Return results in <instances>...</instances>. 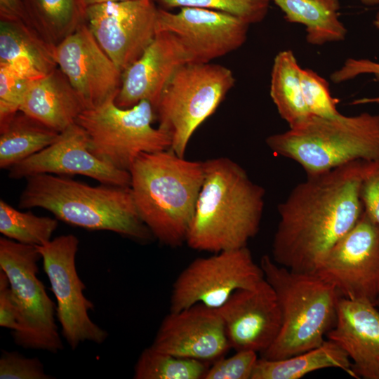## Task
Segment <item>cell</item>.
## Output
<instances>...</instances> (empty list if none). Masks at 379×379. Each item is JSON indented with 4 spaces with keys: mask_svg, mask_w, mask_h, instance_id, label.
I'll return each mask as SVG.
<instances>
[{
    "mask_svg": "<svg viewBox=\"0 0 379 379\" xmlns=\"http://www.w3.org/2000/svg\"><path fill=\"white\" fill-rule=\"evenodd\" d=\"M364 161L308 175L278 206L272 258L292 271L315 273L331 248L364 212Z\"/></svg>",
    "mask_w": 379,
    "mask_h": 379,
    "instance_id": "obj_1",
    "label": "cell"
},
{
    "mask_svg": "<svg viewBox=\"0 0 379 379\" xmlns=\"http://www.w3.org/2000/svg\"><path fill=\"white\" fill-rule=\"evenodd\" d=\"M204 167L187 244L212 253L246 246L260 228L265 189L228 157L207 159Z\"/></svg>",
    "mask_w": 379,
    "mask_h": 379,
    "instance_id": "obj_2",
    "label": "cell"
},
{
    "mask_svg": "<svg viewBox=\"0 0 379 379\" xmlns=\"http://www.w3.org/2000/svg\"><path fill=\"white\" fill-rule=\"evenodd\" d=\"M138 215L160 243L186 242L204 175V161L171 149L141 154L129 170Z\"/></svg>",
    "mask_w": 379,
    "mask_h": 379,
    "instance_id": "obj_3",
    "label": "cell"
},
{
    "mask_svg": "<svg viewBox=\"0 0 379 379\" xmlns=\"http://www.w3.org/2000/svg\"><path fill=\"white\" fill-rule=\"evenodd\" d=\"M26 179L20 208H44L67 224L111 231L138 241L153 237L138 215L130 187L91 186L48 173Z\"/></svg>",
    "mask_w": 379,
    "mask_h": 379,
    "instance_id": "obj_4",
    "label": "cell"
},
{
    "mask_svg": "<svg viewBox=\"0 0 379 379\" xmlns=\"http://www.w3.org/2000/svg\"><path fill=\"white\" fill-rule=\"evenodd\" d=\"M260 265L280 306L279 333L261 357L281 359L321 345L336 321L337 290L316 273L292 271L263 255Z\"/></svg>",
    "mask_w": 379,
    "mask_h": 379,
    "instance_id": "obj_5",
    "label": "cell"
},
{
    "mask_svg": "<svg viewBox=\"0 0 379 379\" xmlns=\"http://www.w3.org/2000/svg\"><path fill=\"white\" fill-rule=\"evenodd\" d=\"M276 154L299 164L308 175L355 161L379 159V114L331 118L310 115L289 130L266 138Z\"/></svg>",
    "mask_w": 379,
    "mask_h": 379,
    "instance_id": "obj_6",
    "label": "cell"
},
{
    "mask_svg": "<svg viewBox=\"0 0 379 379\" xmlns=\"http://www.w3.org/2000/svg\"><path fill=\"white\" fill-rule=\"evenodd\" d=\"M223 65L188 62L173 74L155 107L158 127L171 138V149L185 157L197 129L218 109L235 84Z\"/></svg>",
    "mask_w": 379,
    "mask_h": 379,
    "instance_id": "obj_7",
    "label": "cell"
},
{
    "mask_svg": "<svg viewBox=\"0 0 379 379\" xmlns=\"http://www.w3.org/2000/svg\"><path fill=\"white\" fill-rule=\"evenodd\" d=\"M114 99L86 109L76 121L86 131L89 149L95 157L116 168L129 171L141 154L171 148L170 136L152 126L156 114L149 101L121 108Z\"/></svg>",
    "mask_w": 379,
    "mask_h": 379,
    "instance_id": "obj_8",
    "label": "cell"
},
{
    "mask_svg": "<svg viewBox=\"0 0 379 379\" xmlns=\"http://www.w3.org/2000/svg\"><path fill=\"white\" fill-rule=\"evenodd\" d=\"M41 258L36 246L0 238V270L9 280L17 310L14 343L24 349L55 354L63 344L55 322L56 306L37 277Z\"/></svg>",
    "mask_w": 379,
    "mask_h": 379,
    "instance_id": "obj_9",
    "label": "cell"
},
{
    "mask_svg": "<svg viewBox=\"0 0 379 379\" xmlns=\"http://www.w3.org/2000/svg\"><path fill=\"white\" fill-rule=\"evenodd\" d=\"M265 279L247 246L214 253L190 262L175 280L170 311L196 304L218 309L237 291L252 288Z\"/></svg>",
    "mask_w": 379,
    "mask_h": 379,
    "instance_id": "obj_10",
    "label": "cell"
},
{
    "mask_svg": "<svg viewBox=\"0 0 379 379\" xmlns=\"http://www.w3.org/2000/svg\"><path fill=\"white\" fill-rule=\"evenodd\" d=\"M79 243L75 235L69 234L36 246L57 301L62 336L72 350L86 341L101 344L108 335L89 317L94 306L84 294L86 286L77 270Z\"/></svg>",
    "mask_w": 379,
    "mask_h": 379,
    "instance_id": "obj_11",
    "label": "cell"
},
{
    "mask_svg": "<svg viewBox=\"0 0 379 379\" xmlns=\"http://www.w3.org/2000/svg\"><path fill=\"white\" fill-rule=\"evenodd\" d=\"M315 273L341 297L375 305L379 294V225L364 210Z\"/></svg>",
    "mask_w": 379,
    "mask_h": 379,
    "instance_id": "obj_12",
    "label": "cell"
},
{
    "mask_svg": "<svg viewBox=\"0 0 379 379\" xmlns=\"http://www.w3.org/2000/svg\"><path fill=\"white\" fill-rule=\"evenodd\" d=\"M158 8L152 0L108 1L87 6L86 25L121 73L154 39Z\"/></svg>",
    "mask_w": 379,
    "mask_h": 379,
    "instance_id": "obj_13",
    "label": "cell"
},
{
    "mask_svg": "<svg viewBox=\"0 0 379 379\" xmlns=\"http://www.w3.org/2000/svg\"><path fill=\"white\" fill-rule=\"evenodd\" d=\"M249 26L234 15L215 10L182 7L173 13L158 8L157 32L172 34L189 62H211L237 50L246 42Z\"/></svg>",
    "mask_w": 379,
    "mask_h": 379,
    "instance_id": "obj_14",
    "label": "cell"
},
{
    "mask_svg": "<svg viewBox=\"0 0 379 379\" xmlns=\"http://www.w3.org/2000/svg\"><path fill=\"white\" fill-rule=\"evenodd\" d=\"M55 60L86 109L115 98L122 73L100 47L86 23L55 47Z\"/></svg>",
    "mask_w": 379,
    "mask_h": 379,
    "instance_id": "obj_15",
    "label": "cell"
},
{
    "mask_svg": "<svg viewBox=\"0 0 379 379\" xmlns=\"http://www.w3.org/2000/svg\"><path fill=\"white\" fill-rule=\"evenodd\" d=\"M43 173L82 175L101 184L131 185L129 171L113 167L91 152L87 134L77 123L60 132L51 145L13 166L8 177L17 180Z\"/></svg>",
    "mask_w": 379,
    "mask_h": 379,
    "instance_id": "obj_16",
    "label": "cell"
},
{
    "mask_svg": "<svg viewBox=\"0 0 379 379\" xmlns=\"http://www.w3.org/2000/svg\"><path fill=\"white\" fill-rule=\"evenodd\" d=\"M230 347L262 354L277 338L282 323L279 301L265 279L252 288L235 291L217 309Z\"/></svg>",
    "mask_w": 379,
    "mask_h": 379,
    "instance_id": "obj_17",
    "label": "cell"
},
{
    "mask_svg": "<svg viewBox=\"0 0 379 379\" xmlns=\"http://www.w3.org/2000/svg\"><path fill=\"white\" fill-rule=\"evenodd\" d=\"M150 346L177 357L208 363L222 357L231 348L218 310L202 304L170 311Z\"/></svg>",
    "mask_w": 379,
    "mask_h": 379,
    "instance_id": "obj_18",
    "label": "cell"
},
{
    "mask_svg": "<svg viewBox=\"0 0 379 379\" xmlns=\"http://www.w3.org/2000/svg\"><path fill=\"white\" fill-rule=\"evenodd\" d=\"M188 62L185 50L172 34L157 32L140 57L122 72L115 104L121 108H129L142 100H147L155 109L173 74Z\"/></svg>",
    "mask_w": 379,
    "mask_h": 379,
    "instance_id": "obj_19",
    "label": "cell"
},
{
    "mask_svg": "<svg viewBox=\"0 0 379 379\" xmlns=\"http://www.w3.org/2000/svg\"><path fill=\"white\" fill-rule=\"evenodd\" d=\"M326 338L347 354L354 378L379 379V310L375 305L340 297L336 321Z\"/></svg>",
    "mask_w": 379,
    "mask_h": 379,
    "instance_id": "obj_20",
    "label": "cell"
},
{
    "mask_svg": "<svg viewBox=\"0 0 379 379\" xmlns=\"http://www.w3.org/2000/svg\"><path fill=\"white\" fill-rule=\"evenodd\" d=\"M86 109L81 98L57 67L31 82L20 111L60 133L75 124Z\"/></svg>",
    "mask_w": 379,
    "mask_h": 379,
    "instance_id": "obj_21",
    "label": "cell"
},
{
    "mask_svg": "<svg viewBox=\"0 0 379 379\" xmlns=\"http://www.w3.org/2000/svg\"><path fill=\"white\" fill-rule=\"evenodd\" d=\"M54 49L25 22L0 20V65L34 80L58 67Z\"/></svg>",
    "mask_w": 379,
    "mask_h": 379,
    "instance_id": "obj_22",
    "label": "cell"
},
{
    "mask_svg": "<svg viewBox=\"0 0 379 379\" xmlns=\"http://www.w3.org/2000/svg\"><path fill=\"white\" fill-rule=\"evenodd\" d=\"M328 368L341 369L354 378L347 354L336 343L326 339L317 347L287 358H258L251 379H299Z\"/></svg>",
    "mask_w": 379,
    "mask_h": 379,
    "instance_id": "obj_23",
    "label": "cell"
},
{
    "mask_svg": "<svg viewBox=\"0 0 379 379\" xmlns=\"http://www.w3.org/2000/svg\"><path fill=\"white\" fill-rule=\"evenodd\" d=\"M284 18L305 27L308 44L321 46L343 41L347 33L340 20L339 0H274Z\"/></svg>",
    "mask_w": 379,
    "mask_h": 379,
    "instance_id": "obj_24",
    "label": "cell"
},
{
    "mask_svg": "<svg viewBox=\"0 0 379 379\" xmlns=\"http://www.w3.org/2000/svg\"><path fill=\"white\" fill-rule=\"evenodd\" d=\"M29 25L55 47L86 23L84 0H22Z\"/></svg>",
    "mask_w": 379,
    "mask_h": 379,
    "instance_id": "obj_25",
    "label": "cell"
},
{
    "mask_svg": "<svg viewBox=\"0 0 379 379\" xmlns=\"http://www.w3.org/2000/svg\"><path fill=\"white\" fill-rule=\"evenodd\" d=\"M0 168L9 169L43 150L60 133L19 111L0 128Z\"/></svg>",
    "mask_w": 379,
    "mask_h": 379,
    "instance_id": "obj_26",
    "label": "cell"
},
{
    "mask_svg": "<svg viewBox=\"0 0 379 379\" xmlns=\"http://www.w3.org/2000/svg\"><path fill=\"white\" fill-rule=\"evenodd\" d=\"M301 67L291 50L280 51L271 72V98L280 117L293 128L312 115L305 102L300 77Z\"/></svg>",
    "mask_w": 379,
    "mask_h": 379,
    "instance_id": "obj_27",
    "label": "cell"
},
{
    "mask_svg": "<svg viewBox=\"0 0 379 379\" xmlns=\"http://www.w3.org/2000/svg\"><path fill=\"white\" fill-rule=\"evenodd\" d=\"M208 362L177 357L155 350L144 349L134 368L135 379H202Z\"/></svg>",
    "mask_w": 379,
    "mask_h": 379,
    "instance_id": "obj_28",
    "label": "cell"
},
{
    "mask_svg": "<svg viewBox=\"0 0 379 379\" xmlns=\"http://www.w3.org/2000/svg\"><path fill=\"white\" fill-rule=\"evenodd\" d=\"M58 219L22 212L0 200V232L6 238L34 246L50 240L58 227Z\"/></svg>",
    "mask_w": 379,
    "mask_h": 379,
    "instance_id": "obj_29",
    "label": "cell"
},
{
    "mask_svg": "<svg viewBox=\"0 0 379 379\" xmlns=\"http://www.w3.org/2000/svg\"><path fill=\"white\" fill-rule=\"evenodd\" d=\"M159 8L195 7L218 11L234 15L249 25L266 17L270 0H152Z\"/></svg>",
    "mask_w": 379,
    "mask_h": 379,
    "instance_id": "obj_30",
    "label": "cell"
},
{
    "mask_svg": "<svg viewBox=\"0 0 379 379\" xmlns=\"http://www.w3.org/2000/svg\"><path fill=\"white\" fill-rule=\"evenodd\" d=\"M302 95L310 113L331 118L340 114L337 105L339 100L332 97L328 81L310 69H300Z\"/></svg>",
    "mask_w": 379,
    "mask_h": 379,
    "instance_id": "obj_31",
    "label": "cell"
},
{
    "mask_svg": "<svg viewBox=\"0 0 379 379\" xmlns=\"http://www.w3.org/2000/svg\"><path fill=\"white\" fill-rule=\"evenodd\" d=\"M32 81L10 67L0 65V128L20 111Z\"/></svg>",
    "mask_w": 379,
    "mask_h": 379,
    "instance_id": "obj_32",
    "label": "cell"
},
{
    "mask_svg": "<svg viewBox=\"0 0 379 379\" xmlns=\"http://www.w3.org/2000/svg\"><path fill=\"white\" fill-rule=\"evenodd\" d=\"M258 353L239 350L230 357H222L213 361L204 379H251Z\"/></svg>",
    "mask_w": 379,
    "mask_h": 379,
    "instance_id": "obj_33",
    "label": "cell"
},
{
    "mask_svg": "<svg viewBox=\"0 0 379 379\" xmlns=\"http://www.w3.org/2000/svg\"><path fill=\"white\" fill-rule=\"evenodd\" d=\"M37 357H25L17 352L3 351L0 357L1 379H51Z\"/></svg>",
    "mask_w": 379,
    "mask_h": 379,
    "instance_id": "obj_34",
    "label": "cell"
},
{
    "mask_svg": "<svg viewBox=\"0 0 379 379\" xmlns=\"http://www.w3.org/2000/svg\"><path fill=\"white\" fill-rule=\"evenodd\" d=\"M360 197L364 211L379 225V159L364 161Z\"/></svg>",
    "mask_w": 379,
    "mask_h": 379,
    "instance_id": "obj_35",
    "label": "cell"
},
{
    "mask_svg": "<svg viewBox=\"0 0 379 379\" xmlns=\"http://www.w3.org/2000/svg\"><path fill=\"white\" fill-rule=\"evenodd\" d=\"M373 25L379 29V12L375 15ZM364 74H372L379 79V63L368 59L348 58L330 78L333 83L338 84Z\"/></svg>",
    "mask_w": 379,
    "mask_h": 379,
    "instance_id": "obj_36",
    "label": "cell"
},
{
    "mask_svg": "<svg viewBox=\"0 0 379 379\" xmlns=\"http://www.w3.org/2000/svg\"><path fill=\"white\" fill-rule=\"evenodd\" d=\"M0 326L12 331L18 329V315L9 280L0 270Z\"/></svg>",
    "mask_w": 379,
    "mask_h": 379,
    "instance_id": "obj_37",
    "label": "cell"
},
{
    "mask_svg": "<svg viewBox=\"0 0 379 379\" xmlns=\"http://www.w3.org/2000/svg\"><path fill=\"white\" fill-rule=\"evenodd\" d=\"M0 20L24 21L29 25L22 0H0Z\"/></svg>",
    "mask_w": 379,
    "mask_h": 379,
    "instance_id": "obj_38",
    "label": "cell"
},
{
    "mask_svg": "<svg viewBox=\"0 0 379 379\" xmlns=\"http://www.w3.org/2000/svg\"><path fill=\"white\" fill-rule=\"evenodd\" d=\"M368 103H378L379 104V96L375 98H363L354 100L352 102V105H364Z\"/></svg>",
    "mask_w": 379,
    "mask_h": 379,
    "instance_id": "obj_39",
    "label": "cell"
},
{
    "mask_svg": "<svg viewBox=\"0 0 379 379\" xmlns=\"http://www.w3.org/2000/svg\"><path fill=\"white\" fill-rule=\"evenodd\" d=\"M127 1V0H84L86 4L88 6L95 4H100L108 1Z\"/></svg>",
    "mask_w": 379,
    "mask_h": 379,
    "instance_id": "obj_40",
    "label": "cell"
},
{
    "mask_svg": "<svg viewBox=\"0 0 379 379\" xmlns=\"http://www.w3.org/2000/svg\"><path fill=\"white\" fill-rule=\"evenodd\" d=\"M363 4L366 6L379 5V0H359Z\"/></svg>",
    "mask_w": 379,
    "mask_h": 379,
    "instance_id": "obj_41",
    "label": "cell"
},
{
    "mask_svg": "<svg viewBox=\"0 0 379 379\" xmlns=\"http://www.w3.org/2000/svg\"><path fill=\"white\" fill-rule=\"evenodd\" d=\"M375 305L378 308H379V294H378V297H377V299H376V300H375Z\"/></svg>",
    "mask_w": 379,
    "mask_h": 379,
    "instance_id": "obj_42",
    "label": "cell"
}]
</instances>
